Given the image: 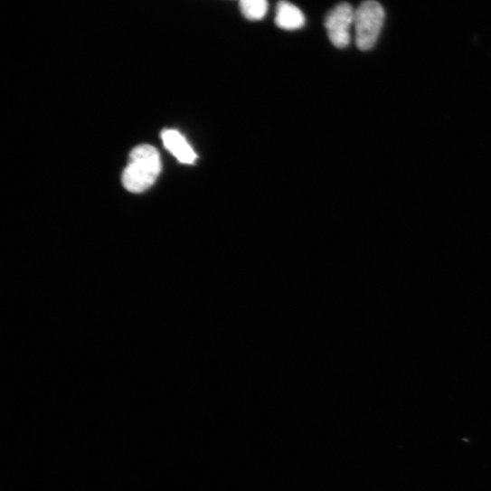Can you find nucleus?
Segmentation results:
<instances>
[{
    "instance_id": "f257e3e1",
    "label": "nucleus",
    "mask_w": 491,
    "mask_h": 491,
    "mask_svg": "<svg viewBox=\"0 0 491 491\" xmlns=\"http://www.w3.org/2000/svg\"><path fill=\"white\" fill-rule=\"evenodd\" d=\"M160 172L161 160L156 148L150 145L137 146L131 151L123 173V186L130 193H143L155 184Z\"/></svg>"
},
{
    "instance_id": "f03ea898",
    "label": "nucleus",
    "mask_w": 491,
    "mask_h": 491,
    "mask_svg": "<svg viewBox=\"0 0 491 491\" xmlns=\"http://www.w3.org/2000/svg\"><path fill=\"white\" fill-rule=\"evenodd\" d=\"M384 19V10L375 0H366L355 11L356 42L360 50L369 51L374 47L383 27Z\"/></svg>"
},
{
    "instance_id": "7ed1b4c3",
    "label": "nucleus",
    "mask_w": 491,
    "mask_h": 491,
    "mask_svg": "<svg viewBox=\"0 0 491 491\" xmlns=\"http://www.w3.org/2000/svg\"><path fill=\"white\" fill-rule=\"evenodd\" d=\"M354 18L355 11L346 3L340 4L326 14L324 25L327 36L336 48L345 49L350 44Z\"/></svg>"
},
{
    "instance_id": "423d86ee",
    "label": "nucleus",
    "mask_w": 491,
    "mask_h": 491,
    "mask_svg": "<svg viewBox=\"0 0 491 491\" xmlns=\"http://www.w3.org/2000/svg\"><path fill=\"white\" fill-rule=\"evenodd\" d=\"M239 2L241 14L249 21H261L268 14V0H239Z\"/></svg>"
},
{
    "instance_id": "20e7f679",
    "label": "nucleus",
    "mask_w": 491,
    "mask_h": 491,
    "mask_svg": "<svg viewBox=\"0 0 491 491\" xmlns=\"http://www.w3.org/2000/svg\"><path fill=\"white\" fill-rule=\"evenodd\" d=\"M161 137L164 145H165L180 162L194 164L196 161V153L179 131L165 129L162 132Z\"/></svg>"
},
{
    "instance_id": "39448f33",
    "label": "nucleus",
    "mask_w": 491,
    "mask_h": 491,
    "mask_svg": "<svg viewBox=\"0 0 491 491\" xmlns=\"http://www.w3.org/2000/svg\"><path fill=\"white\" fill-rule=\"evenodd\" d=\"M275 24L284 31H297L305 25L306 18L297 6L287 0H280L276 8Z\"/></svg>"
}]
</instances>
